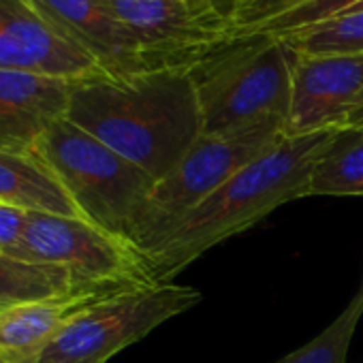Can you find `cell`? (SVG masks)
<instances>
[{
    "label": "cell",
    "instance_id": "6da1fadb",
    "mask_svg": "<svg viewBox=\"0 0 363 363\" xmlns=\"http://www.w3.org/2000/svg\"><path fill=\"white\" fill-rule=\"evenodd\" d=\"M67 120L156 182L203 135L197 88L184 69L77 82Z\"/></svg>",
    "mask_w": 363,
    "mask_h": 363
},
{
    "label": "cell",
    "instance_id": "7a4b0ae2",
    "mask_svg": "<svg viewBox=\"0 0 363 363\" xmlns=\"http://www.w3.org/2000/svg\"><path fill=\"white\" fill-rule=\"evenodd\" d=\"M335 130L286 135L242 167L212 197L182 218L164 242L145 257L152 282H171L175 274L216 244L250 229L276 208L308 197L312 167Z\"/></svg>",
    "mask_w": 363,
    "mask_h": 363
},
{
    "label": "cell",
    "instance_id": "3957f363",
    "mask_svg": "<svg viewBox=\"0 0 363 363\" xmlns=\"http://www.w3.org/2000/svg\"><path fill=\"white\" fill-rule=\"evenodd\" d=\"M299 52L286 37L233 35L210 50L193 69L203 135L242 130L289 118L293 71Z\"/></svg>",
    "mask_w": 363,
    "mask_h": 363
},
{
    "label": "cell",
    "instance_id": "277c9868",
    "mask_svg": "<svg viewBox=\"0 0 363 363\" xmlns=\"http://www.w3.org/2000/svg\"><path fill=\"white\" fill-rule=\"evenodd\" d=\"M33 154L60 177L88 223L135 248L156 186L152 175L67 118L41 137Z\"/></svg>",
    "mask_w": 363,
    "mask_h": 363
},
{
    "label": "cell",
    "instance_id": "5b68a950",
    "mask_svg": "<svg viewBox=\"0 0 363 363\" xmlns=\"http://www.w3.org/2000/svg\"><path fill=\"white\" fill-rule=\"evenodd\" d=\"M284 137V120H267L223 135H201L184 158L156 182L135 242L143 261L189 212L212 197L242 167Z\"/></svg>",
    "mask_w": 363,
    "mask_h": 363
},
{
    "label": "cell",
    "instance_id": "8992f818",
    "mask_svg": "<svg viewBox=\"0 0 363 363\" xmlns=\"http://www.w3.org/2000/svg\"><path fill=\"white\" fill-rule=\"evenodd\" d=\"M199 301L195 286L173 280L124 289L79 310L35 363H107Z\"/></svg>",
    "mask_w": 363,
    "mask_h": 363
},
{
    "label": "cell",
    "instance_id": "52a82bcc",
    "mask_svg": "<svg viewBox=\"0 0 363 363\" xmlns=\"http://www.w3.org/2000/svg\"><path fill=\"white\" fill-rule=\"evenodd\" d=\"M9 257L67 267L75 278L107 289L152 284L143 257L84 218L28 212L20 244Z\"/></svg>",
    "mask_w": 363,
    "mask_h": 363
},
{
    "label": "cell",
    "instance_id": "ba28073f",
    "mask_svg": "<svg viewBox=\"0 0 363 363\" xmlns=\"http://www.w3.org/2000/svg\"><path fill=\"white\" fill-rule=\"evenodd\" d=\"M143 45L156 69L191 71L231 39V16L201 0H101Z\"/></svg>",
    "mask_w": 363,
    "mask_h": 363
},
{
    "label": "cell",
    "instance_id": "9c48e42d",
    "mask_svg": "<svg viewBox=\"0 0 363 363\" xmlns=\"http://www.w3.org/2000/svg\"><path fill=\"white\" fill-rule=\"evenodd\" d=\"M0 69L69 82L105 73L86 50L48 20L35 0H0Z\"/></svg>",
    "mask_w": 363,
    "mask_h": 363
},
{
    "label": "cell",
    "instance_id": "30bf717a",
    "mask_svg": "<svg viewBox=\"0 0 363 363\" xmlns=\"http://www.w3.org/2000/svg\"><path fill=\"white\" fill-rule=\"evenodd\" d=\"M363 103V54L301 56L293 71L286 135L344 128Z\"/></svg>",
    "mask_w": 363,
    "mask_h": 363
},
{
    "label": "cell",
    "instance_id": "8fae6325",
    "mask_svg": "<svg viewBox=\"0 0 363 363\" xmlns=\"http://www.w3.org/2000/svg\"><path fill=\"white\" fill-rule=\"evenodd\" d=\"M75 84L0 69V150L33 154L41 137L67 118Z\"/></svg>",
    "mask_w": 363,
    "mask_h": 363
},
{
    "label": "cell",
    "instance_id": "7c38bea8",
    "mask_svg": "<svg viewBox=\"0 0 363 363\" xmlns=\"http://www.w3.org/2000/svg\"><path fill=\"white\" fill-rule=\"evenodd\" d=\"M35 5L69 39L86 50L113 77L160 71L150 54L101 0H35Z\"/></svg>",
    "mask_w": 363,
    "mask_h": 363
},
{
    "label": "cell",
    "instance_id": "4fadbf2b",
    "mask_svg": "<svg viewBox=\"0 0 363 363\" xmlns=\"http://www.w3.org/2000/svg\"><path fill=\"white\" fill-rule=\"evenodd\" d=\"M109 297V295H107ZM103 297H67L0 308V350L20 363H35L62 327Z\"/></svg>",
    "mask_w": 363,
    "mask_h": 363
},
{
    "label": "cell",
    "instance_id": "5bb4252c",
    "mask_svg": "<svg viewBox=\"0 0 363 363\" xmlns=\"http://www.w3.org/2000/svg\"><path fill=\"white\" fill-rule=\"evenodd\" d=\"M0 203L24 212L84 218L60 177L35 154L0 150Z\"/></svg>",
    "mask_w": 363,
    "mask_h": 363
},
{
    "label": "cell",
    "instance_id": "9a60e30c",
    "mask_svg": "<svg viewBox=\"0 0 363 363\" xmlns=\"http://www.w3.org/2000/svg\"><path fill=\"white\" fill-rule=\"evenodd\" d=\"M120 291L124 289H107L82 282L67 267L28 263L0 252V306L67 297H107Z\"/></svg>",
    "mask_w": 363,
    "mask_h": 363
},
{
    "label": "cell",
    "instance_id": "2e32d148",
    "mask_svg": "<svg viewBox=\"0 0 363 363\" xmlns=\"http://www.w3.org/2000/svg\"><path fill=\"white\" fill-rule=\"evenodd\" d=\"M363 197V128H337L316 158L308 197Z\"/></svg>",
    "mask_w": 363,
    "mask_h": 363
},
{
    "label": "cell",
    "instance_id": "e0dca14e",
    "mask_svg": "<svg viewBox=\"0 0 363 363\" xmlns=\"http://www.w3.org/2000/svg\"><path fill=\"white\" fill-rule=\"evenodd\" d=\"M363 316V280L348 306L316 337L274 363H346L354 329Z\"/></svg>",
    "mask_w": 363,
    "mask_h": 363
},
{
    "label": "cell",
    "instance_id": "ac0fdd59",
    "mask_svg": "<svg viewBox=\"0 0 363 363\" xmlns=\"http://www.w3.org/2000/svg\"><path fill=\"white\" fill-rule=\"evenodd\" d=\"M280 37H286L301 56L363 54V11L346 13Z\"/></svg>",
    "mask_w": 363,
    "mask_h": 363
},
{
    "label": "cell",
    "instance_id": "d6986e66",
    "mask_svg": "<svg viewBox=\"0 0 363 363\" xmlns=\"http://www.w3.org/2000/svg\"><path fill=\"white\" fill-rule=\"evenodd\" d=\"M308 3H312V0H238L231 13L233 33H252L263 24Z\"/></svg>",
    "mask_w": 363,
    "mask_h": 363
},
{
    "label": "cell",
    "instance_id": "ffe728a7",
    "mask_svg": "<svg viewBox=\"0 0 363 363\" xmlns=\"http://www.w3.org/2000/svg\"><path fill=\"white\" fill-rule=\"evenodd\" d=\"M28 212L0 203V252L11 255L26 229Z\"/></svg>",
    "mask_w": 363,
    "mask_h": 363
},
{
    "label": "cell",
    "instance_id": "44dd1931",
    "mask_svg": "<svg viewBox=\"0 0 363 363\" xmlns=\"http://www.w3.org/2000/svg\"><path fill=\"white\" fill-rule=\"evenodd\" d=\"M201 3H210V5H214V7H218V9H223L225 13L231 16L238 0H201Z\"/></svg>",
    "mask_w": 363,
    "mask_h": 363
},
{
    "label": "cell",
    "instance_id": "7402d4cb",
    "mask_svg": "<svg viewBox=\"0 0 363 363\" xmlns=\"http://www.w3.org/2000/svg\"><path fill=\"white\" fill-rule=\"evenodd\" d=\"M0 363H20V361H16L11 354H7V352L0 350Z\"/></svg>",
    "mask_w": 363,
    "mask_h": 363
},
{
    "label": "cell",
    "instance_id": "603a6c76",
    "mask_svg": "<svg viewBox=\"0 0 363 363\" xmlns=\"http://www.w3.org/2000/svg\"><path fill=\"white\" fill-rule=\"evenodd\" d=\"M348 126H361V128H363V113H359V116L348 124Z\"/></svg>",
    "mask_w": 363,
    "mask_h": 363
},
{
    "label": "cell",
    "instance_id": "cb8c5ba5",
    "mask_svg": "<svg viewBox=\"0 0 363 363\" xmlns=\"http://www.w3.org/2000/svg\"><path fill=\"white\" fill-rule=\"evenodd\" d=\"M0 308H3V306H0Z\"/></svg>",
    "mask_w": 363,
    "mask_h": 363
}]
</instances>
